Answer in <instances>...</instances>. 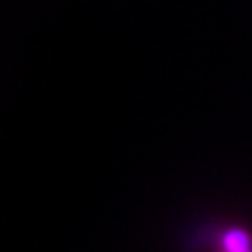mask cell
<instances>
[{
    "mask_svg": "<svg viewBox=\"0 0 252 252\" xmlns=\"http://www.w3.org/2000/svg\"><path fill=\"white\" fill-rule=\"evenodd\" d=\"M220 252H252V236L240 226H230L220 234Z\"/></svg>",
    "mask_w": 252,
    "mask_h": 252,
    "instance_id": "obj_1",
    "label": "cell"
}]
</instances>
